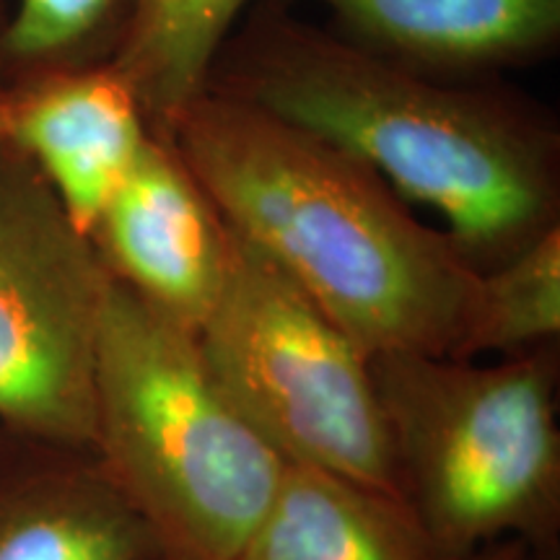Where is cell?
<instances>
[{
  "mask_svg": "<svg viewBox=\"0 0 560 560\" xmlns=\"http://www.w3.org/2000/svg\"><path fill=\"white\" fill-rule=\"evenodd\" d=\"M208 91L325 138L405 202L436 210L486 272L560 226L556 112L493 81H446L361 50L280 0H257Z\"/></svg>",
  "mask_w": 560,
  "mask_h": 560,
  "instance_id": "obj_1",
  "label": "cell"
},
{
  "mask_svg": "<svg viewBox=\"0 0 560 560\" xmlns=\"http://www.w3.org/2000/svg\"><path fill=\"white\" fill-rule=\"evenodd\" d=\"M172 140L229 229L369 359L454 353L478 270L369 164L213 91L185 109Z\"/></svg>",
  "mask_w": 560,
  "mask_h": 560,
  "instance_id": "obj_2",
  "label": "cell"
},
{
  "mask_svg": "<svg viewBox=\"0 0 560 560\" xmlns=\"http://www.w3.org/2000/svg\"><path fill=\"white\" fill-rule=\"evenodd\" d=\"M91 457L174 560H234L285 472L215 382L198 332L115 278L96 340Z\"/></svg>",
  "mask_w": 560,
  "mask_h": 560,
  "instance_id": "obj_3",
  "label": "cell"
},
{
  "mask_svg": "<svg viewBox=\"0 0 560 560\" xmlns=\"http://www.w3.org/2000/svg\"><path fill=\"white\" fill-rule=\"evenodd\" d=\"M402 501L444 558L548 542L560 516L556 346L495 363L371 355Z\"/></svg>",
  "mask_w": 560,
  "mask_h": 560,
  "instance_id": "obj_4",
  "label": "cell"
},
{
  "mask_svg": "<svg viewBox=\"0 0 560 560\" xmlns=\"http://www.w3.org/2000/svg\"><path fill=\"white\" fill-rule=\"evenodd\" d=\"M198 340L229 400L285 462L402 501L371 359L236 234L226 285Z\"/></svg>",
  "mask_w": 560,
  "mask_h": 560,
  "instance_id": "obj_5",
  "label": "cell"
},
{
  "mask_svg": "<svg viewBox=\"0 0 560 560\" xmlns=\"http://www.w3.org/2000/svg\"><path fill=\"white\" fill-rule=\"evenodd\" d=\"M107 270L42 174L0 151V425L62 452L94 444Z\"/></svg>",
  "mask_w": 560,
  "mask_h": 560,
  "instance_id": "obj_6",
  "label": "cell"
},
{
  "mask_svg": "<svg viewBox=\"0 0 560 560\" xmlns=\"http://www.w3.org/2000/svg\"><path fill=\"white\" fill-rule=\"evenodd\" d=\"M109 278L198 332L226 285L234 234L174 140L153 136L89 231Z\"/></svg>",
  "mask_w": 560,
  "mask_h": 560,
  "instance_id": "obj_7",
  "label": "cell"
},
{
  "mask_svg": "<svg viewBox=\"0 0 560 560\" xmlns=\"http://www.w3.org/2000/svg\"><path fill=\"white\" fill-rule=\"evenodd\" d=\"M3 136L89 236L153 132L112 62L5 83Z\"/></svg>",
  "mask_w": 560,
  "mask_h": 560,
  "instance_id": "obj_8",
  "label": "cell"
},
{
  "mask_svg": "<svg viewBox=\"0 0 560 560\" xmlns=\"http://www.w3.org/2000/svg\"><path fill=\"white\" fill-rule=\"evenodd\" d=\"M319 5L361 50L446 81H493L560 50V0H280Z\"/></svg>",
  "mask_w": 560,
  "mask_h": 560,
  "instance_id": "obj_9",
  "label": "cell"
},
{
  "mask_svg": "<svg viewBox=\"0 0 560 560\" xmlns=\"http://www.w3.org/2000/svg\"><path fill=\"white\" fill-rule=\"evenodd\" d=\"M0 462V560H151L161 545L89 452Z\"/></svg>",
  "mask_w": 560,
  "mask_h": 560,
  "instance_id": "obj_10",
  "label": "cell"
},
{
  "mask_svg": "<svg viewBox=\"0 0 560 560\" xmlns=\"http://www.w3.org/2000/svg\"><path fill=\"white\" fill-rule=\"evenodd\" d=\"M234 560H450L408 503L317 467L283 480Z\"/></svg>",
  "mask_w": 560,
  "mask_h": 560,
  "instance_id": "obj_11",
  "label": "cell"
},
{
  "mask_svg": "<svg viewBox=\"0 0 560 560\" xmlns=\"http://www.w3.org/2000/svg\"><path fill=\"white\" fill-rule=\"evenodd\" d=\"M257 0H136L112 66L136 91L153 136L170 138L208 91L215 60Z\"/></svg>",
  "mask_w": 560,
  "mask_h": 560,
  "instance_id": "obj_12",
  "label": "cell"
},
{
  "mask_svg": "<svg viewBox=\"0 0 560 560\" xmlns=\"http://www.w3.org/2000/svg\"><path fill=\"white\" fill-rule=\"evenodd\" d=\"M560 338V226L506 262L478 272L465 330L452 359L520 355Z\"/></svg>",
  "mask_w": 560,
  "mask_h": 560,
  "instance_id": "obj_13",
  "label": "cell"
},
{
  "mask_svg": "<svg viewBox=\"0 0 560 560\" xmlns=\"http://www.w3.org/2000/svg\"><path fill=\"white\" fill-rule=\"evenodd\" d=\"M132 11L136 0H19L3 37L5 83L112 62Z\"/></svg>",
  "mask_w": 560,
  "mask_h": 560,
  "instance_id": "obj_14",
  "label": "cell"
},
{
  "mask_svg": "<svg viewBox=\"0 0 560 560\" xmlns=\"http://www.w3.org/2000/svg\"><path fill=\"white\" fill-rule=\"evenodd\" d=\"M459 560H527V545L520 540L495 542L486 550H478L472 552V556L459 558Z\"/></svg>",
  "mask_w": 560,
  "mask_h": 560,
  "instance_id": "obj_15",
  "label": "cell"
},
{
  "mask_svg": "<svg viewBox=\"0 0 560 560\" xmlns=\"http://www.w3.org/2000/svg\"><path fill=\"white\" fill-rule=\"evenodd\" d=\"M5 24H9V11L5 3L0 0V151L5 149V136H3V94H5V50H3V37H5Z\"/></svg>",
  "mask_w": 560,
  "mask_h": 560,
  "instance_id": "obj_16",
  "label": "cell"
},
{
  "mask_svg": "<svg viewBox=\"0 0 560 560\" xmlns=\"http://www.w3.org/2000/svg\"><path fill=\"white\" fill-rule=\"evenodd\" d=\"M151 560H174V558H172V556H166V552H164V550H161V552H159V556H153Z\"/></svg>",
  "mask_w": 560,
  "mask_h": 560,
  "instance_id": "obj_17",
  "label": "cell"
}]
</instances>
